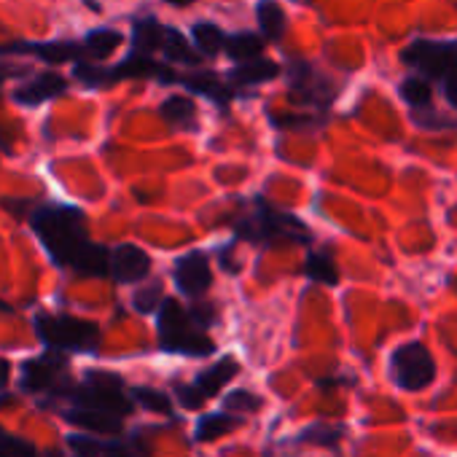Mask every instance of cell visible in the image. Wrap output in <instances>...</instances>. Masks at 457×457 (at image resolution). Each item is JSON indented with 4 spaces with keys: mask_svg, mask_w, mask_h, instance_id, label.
I'll return each mask as SVG.
<instances>
[{
    "mask_svg": "<svg viewBox=\"0 0 457 457\" xmlns=\"http://www.w3.org/2000/svg\"><path fill=\"white\" fill-rule=\"evenodd\" d=\"M162 41H164V25L156 17H140L132 22V52L140 54L162 52Z\"/></svg>",
    "mask_w": 457,
    "mask_h": 457,
    "instance_id": "ac0fdd59",
    "label": "cell"
},
{
    "mask_svg": "<svg viewBox=\"0 0 457 457\" xmlns=\"http://www.w3.org/2000/svg\"><path fill=\"white\" fill-rule=\"evenodd\" d=\"M12 379V363L6 358H0V387H6Z\"/></svg>",
    "mask_w": 457,
    "mask_h": 457,
    "instance_id": "74e56055",
    "label": "cell"
},
{
    "mask_svg": "<svg viewBox=\"0 0 457 457\" xmlns=\"http://www.w3.org/2000/svg\"><path fill=\"white\" fill-rule=\"evenodd\" d=\"M68 89V79L54 73V71H46V73H38L33 76L30 81H25L17 92H14V100L20 105H28V108H36L52 97H60L62 92Z\"/></svg>",
    "mask_w": 457,
    "mask_h": 457,
    "instance_id": "7c38bea8",
    "label": "cell"
},
{
    "mask_svg": "<svg viewBox=\"0 0 457 457\" xmlns=\"http://www.w3.org/2000/svg\"><path fill=\"white\" fill-rule=\"evenodd\" d=\"M65 371H68L65 353L46 347L44 355H36V358L22 363L20 385L28 393H49L52 398H62L68 385H71V377Z\"/></svg>",
    "mask_w": 457,
    "mask_h": 457,
    "instance_id": "52a82bcc",
    "label": "cell"
},
{
    "mask_svg": "<svg viewBox=\"0 0 457 457\" xmlns=\"http://www.w3.org/2000/svg\"><path fill=\"white\" fill-rule=\"evenodd\" d=\"M68 449L73 452V457H100L105 441L95 438V436H81V433H73L68 436Z\"/></svg>",
    "mask_w": 457,
    "mask_h": 457,
    "instance_id": "836d02e7",
    "label": "cell"
},
{
    "mask_svg": "<svg viewBox=\"0 0 457 457\" xmlns=\"http://www.w3.org/2000/svg\"><path fill=\"white\" fill-rule=\"evenodd\" d=\"M151 272V259L137 245H119L111 251V270L108 275L116 283H140Z\"/></svg>",
    "mask_w": 457,
    "mask_h": 457,
    "instance_id": "8fae6325",
    "label": "cell"
},
{
    "mask_svg": "<svg viewBox=\"0 0 457 457\" xmlns=\"http://www.w3.org/2000/svg\"><path fill=\"white\" fill-rule=\"evenodd\" d=\"M0 457H60V454L57 452L41 454L30 441L17 438V436H12V433H6L4 428H0Z\"/></svg>",
    "mask_w": 457,
    "mask_h": 457,
    "instance_id": "83f0119b",
    "label": "cell"
},
{
    "mask_svg": "<svg viewBox=\"0 0 457 457\" xmlns=\"http://www.w3.org/2000/svg\"><path fill=\"white\" fill-rule=\"evenodd\" d=\"M256 20H259L262 36L267 41H278L286 30V14H283L278 0H262V4L256 6Z\"/></svg>",
    "mask_w": 457,
    "mask_h": 457,
    "instance_id": "7402d4cb",
    "label": "cell"
},
{
    "mask_svg": "<svg viewBox=\"0 0 457 457\" xmlns=\"http://www.w3.org/2000/svg\"><path fill=\"white\" fill-rule=\"evenodd\" d=\"M401 97L411 105V108H428L430 97H433V87L425 76H411L401 84Z\"/></svg>",
    "mask_w": 457,
    "mask_h": 457,
    "instance_id": "f1b7e54d",
    "label": "cell"
},
{
    "mask_svg": "<svg viewBox=\"0 0 457 457\" xmlns=\"http://www.w3.org/2000/svg\"><path fill=\"white\" fill-rule=\"evenodd\" d=\"M178 81H180L186 89H191V92H196V95H202V97L212 100V103H215V105H220V108H226V105H228V100L235 97V89H232V87H226L218 76H210V73L180 76Z\"/></svg>",
    "mask_w": 457,
    "mask_h": 457,
    "instance_id": "2e32d148",
    "label": "cell"
},
{
    "mask_svg": "<svg viewBox=\"0 0 457 457\" xmlns=\"http://www.w3.org/2000/svg\"><path fill=\"white\" fill-rule=\"evenodd\" d=\"M401 60L411 68H417L425 79L444 81L457 71V46L449 41H414L403 49Z\"/></svg>",
    "mask_w": 457,
    "mask_h": 457,
    "instance_id": "ba28073f",
    "label": "cell"
},
{
    "mask_svg": "<svg viewBox=\"0 0 457 457\" xmlns=\"http://www.w3.org/2000/svg\"><path fill=\"white\" fill-rule=\"evenodd\" d=\"M291 89L299 103L315 105V108H328L337 89L326 76H320L312 65L307 62H294L291 65Z\"/></svg>",
    "mask_w": 457,
    "mask_h": 457,
    "instance_id": "9c48e42d",
    "label": "cell"
},
{
    "mask_svg": "<svg viewBox=\"0 0 457 457\" xmlns=\"http://www.w3.org/2000/svg\"><path fill=\"white\" fill-rule=\"evenodd\" d=\"M188 315H191V320H194L199 328H207V326H212V320H215V312H212L210 304H196L194 310H188Z\"/></svg>",
    "mask_w": 457,
    "mask_h": 457,
    "instance_id": "d590c367",
    "label": "cell"
},
{
    "mask_svg": "<svg viewBox=\"0 0 457 457\" xmlns=\"http://www.w3.org/2000/svg\"><path fill=\"white\" fill-rule=\"evenodd\" d=\"M390 379L406 393H420L436 379V361L422 342H406L390 355Z\"/></svg>",
    "mask_w": 457,
    "mask_h": 457,
    "instance_id": "8992f818",
    "label": "cell"
},
{
    "mask_svg": "<svg viewBox=\"0 0 457 457\" xmlns=\"http://www.w3.org/2000/svg\"><path fill=\"white\" fill-rule=\"evenodd\" d=\"M6 76H12V73H0V79H6Z\"/></svg>",
    "mask_w": 457,
    "mask_h": 457,
    "instance_id": "ab89813d",
    "label": "cell"
},
{
    "mask_svg": "<svg viewBox=\"0 0 457 457\" xmlns=\"http://www.w3.org/2000/svg\"><path fill=\"white\" fill-rule=\"evenodd\" d=\"M278 76H280V68L272 60H262V57L237 62V68H232V73H228V79H232V84H237V87H256V84L272 81Z\"/></svg>",
    "mask_w": 457,
    "mask_h": 457,
    "instance_id": "e0dca14e",
    "label": "cell"
},
{
    "mask_svg": "<svg viewBox=\"0 0 457 457\" xmlns=\"http://www.w3.org/2000/svg\"><path fill=\"white\" fill-rule=\"evenodd\" d=\"M345 438V428L334 422H315L307 430L299 433V441L304 444H320V446H337Z\"/></svg>",
    "mask_w": 457,
    "mask_h": 457,
    "instance_id": "4316f807",
    "label": "cell"
},
{
    "mask_svg": "<svg viewBox=\"0 0 457 457\" xmlns=\"http://www.w3.org/2000/svg\"><path fill=\"white\" fill-rule=\"evenodd\" d=\"M444 95H446L449 105L457 111V71H454L452 76H446V79H444Z\"/></svg>",
    "mask_w": 457,
    "mask_h": 457,
    "instance_id": "8d00e7d4",
    "label": "cell"
},
{
    "mask_svg": "<svg viewBox=\"0 0 457 457\" xmlns=\"http://www.w3.org/2000/svg\"><path fill=\"white\" fill-rule=\"evenodd\" d=\"M100 457H145V449L132 441H111L103 446Z\"/></svg>",
    "mask_w": 457,
    "mask_h": 457,
    "instance_id": "e575fe53",
    "label": "cell"
},
{
    "mask_svg": "<svg viewBox=\"0 0 457 457\" xmlns=\"http://www.w3.org/2000/svg\"><path fill=\"white\" fill-rule=\"evenodd\" d=\"M262 406H264L262 395H256V393H251V390H232V393H226V395H223V409H226V411H235V414H240V417L253 414V411H259Z\"/></svg>",
    "mask_w": 457,
    "mask_h": 457,
    "instance_id": "f546056e",
    "label": "cell"
},
{
    "mask_svg": "<svg viewBox=\"0 0 457 457\" xmlns=\"http://www.w3.org/2000/svg\"><path fill=\"white\" fill-rule=\"evenodd\" d=\"M119 44H121V33H116V30H95V33H89V36L79 44L81 60L100 62V60L111 57V54L119 49Z\"/></svg>",
    "mask_w": 457,
    "mask_h": 457,
    "instance_id": "ffe728a7",
    "label": "cell"
},
{
    "mask_svg": "<svg viewBox=\"0 0 457 457\" xmlns=\"http://www.w3.org/2000/svg\"><path fill=\"white\" fill-rule=\"evenodd\" d=\"M223 52H226L228 57H232L235 62H245V60L262 57V52H264V38H262V36H253V33H240V36L226 38Z\"/></svg>",
    "mask_w": 457,
    "mask_h": 457,
    "instance_id": "d4e9b609",
    "label": "cell"
},
{
    "mask_svg": "<svg viewBox=\"0 0 457 457\" xmlns=\"http://www.w3.org/2000/svg\"><path fill=\"white\" fill-rule=\"evenodd\" d=\"M129 398L135 403L151 409V411H159V414H167V417L172 414V401L164 393H159V390H151V387H129Z\"/></svg>",
    "mask_w": 457,
    "mask_h": 457,
    "instance_id": "4dcf8cb0",
    "label": "cell"
},
{
    "mask_svg": "<svg viewBox=\"0 0 457 457\" xmlns=\"http://www.w3.org/2000/svg\"><path fill=\"white\" fill-rule=\"evenodd\" d=\"M0 52H22V54H33V57H41L46 60L49 65H60V62H68V60H81V49L79 44H68V41H57V44H14V46H6Z\"/></svg>",
    "mask_w": 457,
    "mask_h": 457,
    "instance_id": "9a60e30c",
    "label": "cell"
},
{
    "mask_svg": "<svg viewBox=\"0 0 457 457\" xmlns=\"http://www.w3.org/2000/svg\"><path fill=\"white\" fill-rule=\"evenodd\" d=\"M164 4H170V6H191L194 0H164Z\"/></svg>",
    "mask_w": 457,
    "mask_h": 457,
    "instance_id": "f35d334b",
    "label": "cell"
},
{
    "mask_svg": "<svg viewBox=\"0 0 457 457\" xmlns=\"http://www.w3.org/2000/svg\"><path fill=\"white\" fill-rule=\"evenodd\" d=\"M162 119L172 127V129H194L196 124V105L194 100L188 97H180V95H172L162 103L159 108Z\"/></svg>",
    "mask_w": 457,
    "mask_h": 457,
    "instance_id": "44dd1931",
    "label": "cell"
},
{
    "mask_svg": "<svg viewBox=\"0 0 457 457\" xmlns=\"http://www.w3.org/2000/svg\"><path fill=\"white\" fill-rule=\"evenodd\" d=\"M65 420L71 425L87 428L89 433H121V417L108 414V411H97V409H84V406H71L62 411Z\"/></svg>",
    "mask_w": 457,
    "mask_h": 457,
    "instance_id": "4fadbf2b",
    "label": "cell"
},
{
    "mask_svg": "<svg viewBox=\"0 0 457 457\" xmlns=\"http://www.w3.org/2000/svg\"><path fill=\"white\" fill-rule=\"evenodd\" d=\"M162 299H164L162 283H159V280H154L151 286H143V288H137V291H135L132 304H135V310H140V312H145V315H148V312H156V310H159Z\"/></svg>",
    "mask_w": 457,
    "mask_h": 457,
    "instance_id": "1f68e13d",
    "label": "cell"
},
{
    "mask_svg": "<svg viewBox=\"0 0 457 457\" xmlns=\"http://www.w3.org/2000/svg\"><path fill=\"white\" fill-rule=\"evenodd\" d=\"M36 334L49 350L60 353H95L100 347L97 323L71 315H38Z\"/></svg>",
    "mask_w": 457,
    "mask_h": 457,
    "instance_id": "277c9868",
    "label": "cell"
},
{
    "mask_svg": "<svg viewBox=\"0 0 457 457\" xmlns=\"http://www.w3.org/2000/svg\"><path fill=\"white\" fill-rule=\"evenodd\" d=\"M175 286L180 294H186L188 299H199L210 283H212V272H210V262L202 251H191L186 256H180L175 262Z\"/></svg>",
    "mask_w": 457,
    "mask_h": 457,
    "instance_id": "30bf717a",
    "label": "cell"
},
{
    "mask_svg": "<svg viewBox=\"0 0 457 457\" xmlns=\"http://www.w3.org/2000/svg\"><path fill=\"white\" fill-rule=\"evenodd\" d=\"M172 393H175V401L183 406V409H188V411H196V409H202L204 406V393L194 385V382H175L172 385Z\"/></svg>",
    "mask_w": 457,
    "mask_h": 457,
    "instance_id": "d6a6232c",
    "label": "cell"
},
{
    "mask_svg": "<svg viewBox=\"0 0 457 457\" xmlns=\"http://www.w3.org/2000/svg\"><path fill=\"white\" fill-rule=\"evenodd\" d=\"M156 328H159V347L167 353L188 355V358H204L215 353L212 339L204 328H199L188 310H183L175 299H162L156 310Z\"/></svg>",
    "mask_w": 457,
    "mask_h": 457,
    "instance_id": "7a4b0ae2",
    "label": "cell"
},
{
    "mask_svg": "<svg viewBox=\"0 0 457 457\" xmlns=\"http://www.w3.org/2000/svg\"><path fill=\"white\" fill-rule=\"evenodd\" d=\"M162 52L167 54V60L170 62H180V65H199L202 62V54H196L188 44H186V38L178 33V30H170V28H164V41H162Z\"/></svg>",
    "mask_w": 457,
    "mask_h": 457,
    "instance_id": "cb8c5ba5",
    "label": "cell"
},
{
    "mask_svg": "<svg viewBox=\"0 0 457 457\" xmlns=\"http://www.w3.org/2000/svg\"><path fill=\"white\" fill-rule=\"evenodd\" d=\"M237 371H240V363L232 355H226L218 363H212L204 371H199L194 385L204 393V398H212V395H218V390H223L228 385V379H235Z\"/></svg>",
    "mask_w": 457,
    "mask_h": 457,
    "instance_id": "5bb4252c",
    "label": "cell"
},
{
    "mask_svg": "<svg viewBox=\"0 0 457 457\" xmlns=\"http://www.w3.org/2000/svg\"><path fill=\"white\" fill-rule=\"evenodd\" d=\"M240 422H243L240 414L226 411V409L218 411V414H204V417H199V422H196V428H194V441H196V444L215 441V438L223 436V433H232Z\"/></svg>",
    "mask_w": 457,
    "mask_h": 457,
    "instance_id": "d6986e66",
    "label": "cell"
},
{
    "mask_svg": "<svg viewBox=\"0 0 457 457\" xmlns=\"http://www.w3.org/2000/svg\"><path fill=\"white\" fill-rule=\"evenodd\" d=\"M191 38H194L196 52H199L202 57H215L218 52H223L228 36H226L218 25H212V22H196V25L191 28Z\"/></svg>",
    "mask_w": 457,
    "mask_h": 457,
    "instance_id": "603a6c76",
    "label": "cell"
},
{
    "mask_svg": "<svg viewBox=\"0 0 457 457\" xmlns=\"http://www.w3.org/2000/svg\"><path fill=\"white\" fill-rule=\"evenodd\" d=\"M44 248L60 267H76L89 248L87 218L81 210L68 204H44L30 218Z\"/></svg>",
    "mask_w": 457,
    "mask_h": 457,
    "instance_id": "6da1fadb",
    "label": "cell"
},
{
    "mask_svg": "<svg viewBox=\"0 0 457 457\" xmlns=\"http://www.w3.org/2000/svg\"><path fill=\"white\" fill-rule=\"evenodd\" d=\"M237 232L245 237V240H253V243H272V240H291V243H307L310 240V228L288 215V212H280L275 207H270L267 202H259L256 204V215L245 218L240 223Z\"/></svg>",
    "mask_w": 457,
    "mask_h": 457,
    "instance_id": "5b68a950",
    "label": "cell"
},
{
    "mask_svg": "<svg viewBox=\"0 0 457 457\" xmlns=\"http://www.w3.org/2000/svg\"><path fill=\"white\" fill-rule=\"evenodd\" d=\"M62 398L71 401L73 406L97 409V411H108L116 417H127L135 409V401L129 398L124 379L119 374L100 371V369L87 371L81 382H71Z\"/></svg>",
    "mask_w": 457,
    "mask_h": 457,
    "instance_id": "3957f363",
    "label": "cell"
},
{
    "mask_svg": "<svg viewBox=\"0 0 457 457\" xmlns=\"http://www.w3.org/2000/svg\"><path fill=\"white\" fill-rule=\"evenodd\" d=\"M304 272H307L310 280L323 283V286H337L339 283V272H337L328 253H310L307 264H304Z\"/></svg>",
    "mask_w": 457,
    "mask_h": 457,
    "instance_id": "484cf974",
    "label": "cell"
}]
</instances>
